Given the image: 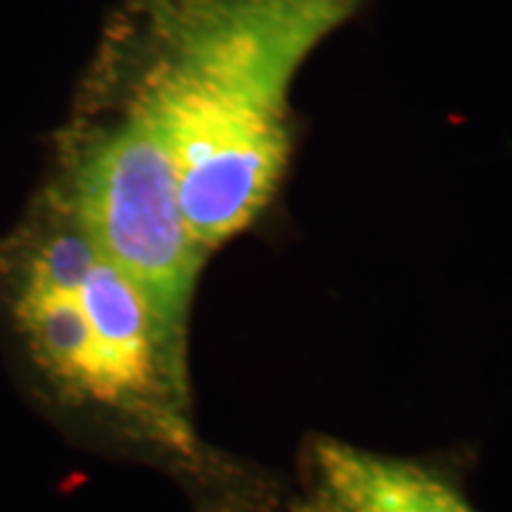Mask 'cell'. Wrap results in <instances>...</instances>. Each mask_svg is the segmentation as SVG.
Masks as SVG:
<instances>
[{"label": "cell", "instance_id": "6da1fadb", "mask_svg": "<svg viewBox=\"0 0 512 512\" xmlns=\"http://www.w3.org/2000/svg\"><path fill=\"white\" fill-rule=\"evenodd\" d=\"M88 240L136 283L164 328L185 344L204 249L183 216L169 152L128 98L117 121L93 128L57 190Z\"/></svg>", "mask_w": 512, "mask_h": 512}, {"label": "cell", "instance_id": "7a4b0ae2", "mask_svg": "<svg viewBox=\"0 0 512 512\" xmlns=\"http://www.w3.org/2000/svg\"><path fill=\"white\" fill-rule=\"evenodd\" d=\"M311 470L318 512H477L430 467L337 439L313 441Z\"/></svg>", "mask_w": 512, "mask_h": 512}]
</instances>
